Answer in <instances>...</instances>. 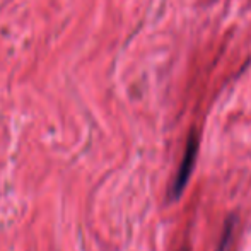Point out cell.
Returning a JSON list of instances; mask_svg holds the SVG:
<instances>
[{"label": "cell", "instance_id": "obj_2", "mask_svg": "<svg viewBox=\"0 0 251 251\" xmlns=\"http://www.w3.org/2000/svg\"><path fill=\"white\" fill-rule=\"evenodd\" d=\"M236 227H238V219H236L234 215H231L229 219H226L224 231H222L221 241H219V246L215 251H232V246H234Z\"/></svg>", "mask_w": 251, "mask_h": 251}, {"label": "cell", "instance_id": "obj_1", "mask_svg": "<svg viewBox=\"0 0 251 251\" xmlns=\"http://www.w3.org/2000/svg\"><path fill=\"white\" fill-rule=\"evenodd\" d=\"M199 146L200 140L197 132L193 130L190 133L188 140H186V147H185V154H183V159L179 162L178 173H176L175 179L171 183V190H169V200H178L181 197L183 190L188 185V179L193 173V166L197 162V154H199Z\"/></svg>", "mask_w": 251, "mask_h": 251}, {"label": "cell", "instance_id": "obj_3", "mask_svg": "<svg viewBox=\"0 0 251 251\" xmlns=\"http://www.w3.org/2000/svg\"><path fill=\"white\" fill-rule=\"evenodd\" d=\"M183 251H188V250H183Z\"/></svg>", "mask_w": 251, "mask_h": 251}]
</instances>
